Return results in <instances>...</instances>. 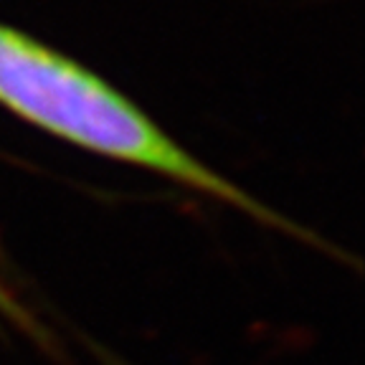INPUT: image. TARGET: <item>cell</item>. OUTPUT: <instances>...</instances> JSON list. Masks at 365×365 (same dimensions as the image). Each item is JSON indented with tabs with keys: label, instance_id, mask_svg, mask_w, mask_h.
Segmentation results:
<instances>
[{
	"label": "cell",
	"instance_id": "7a4b0ae2",
	"mask_svg": "<svg viewBox=\"0 0 365 365\" xmlns=\"http://www.w3.org/2000/svg\"><path fill=\"white\" fill-rule=\"evenodd\" d=\"M0 304H3V294H0Z\"/></svg>",
	"mask_w": 365,
	"mask_h": 365
},
{
	"label": "cell",
	"instance_id": "6da1fadb",
	"mask_svg": "<svg viewBox=\"0 0 365 365\" xmlns=\"http://www.w3.org/2000/svg\"><path fill=\"white\" fill-rule=\"evenodd\" d=\"M0 104L76 148L165 175L257 221L284 226L262 200L190 155L102 76L3 23Z\"/></svg>",
	"mask_w": 365,
	"mask_h": 365
}]
</instances>
